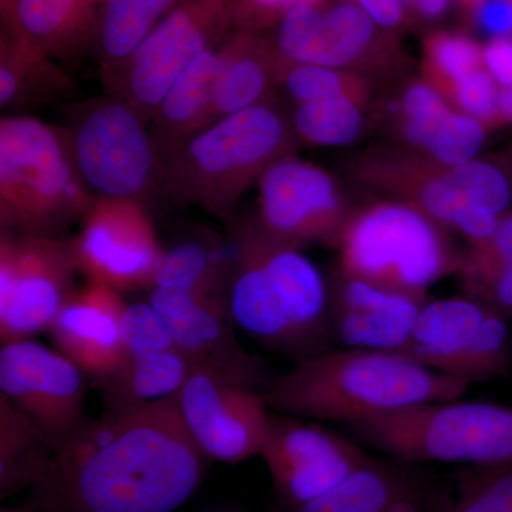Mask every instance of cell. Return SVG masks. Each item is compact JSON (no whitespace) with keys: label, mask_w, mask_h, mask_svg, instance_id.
<instances>
[{"label":"cell","mask_w":512,"mask_h":512,"mask_svg":"<svg viewBox=\"0 0 512 512\" xmlns=\"http://www.w3.org/2000/svg\"><path fill=\"white\" fill-rule=\"evenodd\" d=\"M177 0H106L100 26L104 80L113 76L148 35L170 15Z\"/></svg>","instance_id":"obj_27"},{"label":"cell","mask_w":512,"mask_h":512,"mask_svg":"<svg viewBox=\"0 0 512 512\" xmlns=\"http://www.w3.org/2000/svg\"><path fill=\"white\" fill-rule=\"evenodd\" d=\"M73 82L50 62V57L26 45L3 43L0 57V106L20 110L39 106L69 93Z\"/></svg>","instance_id":"obj_25"},{"label":"cell","mask_w":512,"mask_h":512,"mask_svg":"<svg viewBox=\"0 0 512 512\" xmlns=\"http://www.w3.org/2000/svg\"><path fill=\"white\" fill-rule=\"evenodd\" d=\"M367 446L404 463L512 461V409L485 402L417 404L349 424Z\"/></svg>","instance_id":"obj_6"},{"label":"cell","mask_w":512,"mask_h":512,"mask_svg":"<svg viewBox=\"0 0 512 512\" xmlns=\"http://www.w3.org/2000/svg\"><path fill=\"white\" fill-rule=\"evenodd\" d=\"M286 90L299 104L348 94V82L338 69L316 64H293L285 76Z\"/></svg>","instance_id":"obj_38"},{"label":"cell","mask_w":512,"mask_h":512,"mask_svg":"<svg viewBox=\"0 0 512 512\" xmlns=\"http://www.w3.org/2000/svg\"><path fill=\"white\" fill-rule=\"evenodd\" d=\"M476 22L493 40L512 39V0H480Z\"/></svg>","instance_id":"obj_42"},{"label":"cell","mask_w":512,"mask_h":512,"mask_svg":"<svg viewBox=\"0 0 512 512\" xmlns=\"http://www.w3.org/2000/svg\"><path fill=\"white\" fill-rule=\"evenodd\" d=\"M121 339L127 357L151 355L175 348L167 323L150 302L127 305L121 318Z\"/></svg>","instance_id":"obj_34"},{"label":"cell","mask_w":512,"mask_h":512,"mask_svg":"<svg viewBox=\"0 0 512 512\" xmlns=\"http://www.w3.org/2000/svg\"><path fill=\"white\" fill-rule=\"evenodd\" d=\"M259 456L288 510L329 493L373 458L318 423L275 412L269 414Z\"/></svg>","instance_id":"obj_14"},{"label":"cell","mask_w":512,"mask_h":512,"mask_svg":"<svg viewBox=\"0 0 512 512\" xmlns=\"http://www.w3.org/2000/svg\"><path fill=\"white\" fill-rule=\"evenodd\" d=\"M404 134L417 147H427L437 124L446 116V101L429 84L416 83L402 100Z\"/></svg>","instance_id":"obj_35"},{"label":"cell","mask_w":512,"mask_h":512,"mask_svg":"<svg viewBox=\"0 0 512 512\" xmlns=\"http://www.w3.org/2000/svg\"><path fill=\"white\" fill-rule=\"evenodd\" d=\"M16 0H2L3 13L6 15V19L10 25H12L13 12H15Z\"/></svg>","instance_id":"obj_49"},{"label":"cell","mask_w":512,"mask_h":512,"mask_svg":"<svg viewBox=\"0 0 512 512\" xmlns=\"http://www.w3.org/2000/svg\"><path fill=\"white\" fill-rule=\"evenodd\" d=\"M147 121L109 94L73 107L69 138L74 161L94 198L144 204L164 188V161Z\"/></svg>","instance_id":"obj_7"},{"label":"cell","mask_w":512,"mask_h":512,"mask_svg":"<svg viewBox=\"0 0 512 512\" xmlns=\"http://www.w3.org/2000/svg\"><path fill=\"white\" fill-rule=\"evenodd\" d=\"M227 303L237 328L295 363L336 349L328 282L298 247L259 224L235 234Z\"/></svg>","instance_id":"obj_2"},{"label":"cell","mask_w":512,"mask_h":512,"mask_svg":"<svg viewBox=\"0 0 512 512\" xmlns=\"http://www.w3.org/2000/svg\"><path fill=\"white\" fill-rule=\"evenodd\" d=\"M414 362L468 384L508 376L512 333L507 320L463 298L424 303L402 350Z\"/></svg>","instance_id":"obj_9"},{"label":"cell","mask_w":512,"mask_h":512,"mask_svg":"<svg viewBox=\"0 0 512 512\" xmlns=\"http://www.w3.org/2000/svg\"><path fill=\"white\" fill-rule=\"evenodd\" d=\"M225 19L222 0H200L165 16L127 62L106 80L147 123L188 66L205 50Z\"/></svg>","instance_id":"obj_12"},{"label":"cell","mask_w":512,"mask_h":512,"mask_svg":"<svg viewBox=\"0 0 512 512\" xmlns=\"http://www.w3.org/2000/svg\"><path fill=\"white\" fill-rule=\"evenodd\" d=\"M177 402L185 427L210 460L239 463L261 454L271 414L261 390L192 365Z\"/></svg>","instance_id":"obj_13"},{"label":"cell","mask_w":512,"mask_h":512,"mask_svg":"<svg viewBox=\"0 0 512 512\" xmlns=\"http://www.w3.org/2000/svg\"><path fill=\"white\" fill-rule=\"evenodd\" d=\"M498 96L500 89L485 67L468 74L454 84V97L458 106L468 116L484 121H494L498 117Z\"/></svg>","instance_id":"obj_39"},{"label":"cell","mask_w":512,"mask_h":512,"mask_svg":"<svg viewBox=\"0 0 512 512\" xmlns=\"http://www.w3.org/2000/svg\"><path fill=\"white\" fill-rule=\"evenodd\" d=\"M77 268L89 282L119 292L151 288L163 249L143 204L97 198L72 239Z\"/></svg>","instance_id":"obj_15"},{"label":"cell","mask_w":512,"mask_h":512,"mask_svg":"<svg viewBox=\"0 0 512 512\" xmlns=\"http://www.w3.org/2000/svg\"><path fill=\"white\" fill-rule=\"evenodd\" d=\"M467 382L389 350L332 349L269 380V410L299 419L353 424L417 404L461 399Z\"/></svg>","instance_id":"obj_3"},{"label":"cell","mask_w":512,"mask_h":512,"mask_svg":"<svg viewBox=\"0 0 512 512\" xmlns=\"http://www.w3.org/2000/svg\"><path fill=\"white\" fill-rule=\"evenodd\" d=\"M431 66L441 79L456 84L468 74L484 67L483 49L473 40L461 35H437L429 45Z\"/></svg>","instance_id":"obj_37"},{"label":"cell","mask_w":512,"mask_h":512,"mask_svg":"<svg viewBox=\"0 0 512 512\" xmlns=\"http://www.w3.org/2000/svg\"><path fill=\"white\" fill-rule=\"evenodd\" d=\"M436 512H512V461L468 466L443 490Z\"/></svg>","instance_id":"obj_30"},{"label":"cell","mask_w":512,"mask_h":512,"mask_svg":"<svg viewBox=\"0 0 512 512\" xmlns=\"http://www.w3.org/2000/svg\"><path fill=\"white\" fill-rule=\"evenodd\" d=\"M72 239L0 234V342L49 332L76 291Z\"/></svg>","instance_id":"obj_10"},{"label":"cell","mask_w":512,"mask_h":512,"mask_svg":"<svg viewBox=\"0 0 512 512\" xmlns=\"http://www.w3.org/2000/svg\"><path fill=\"white\" fill-rule=\"evenodd\" d=\"M288 143L284 117L258 104L205 127L164 160V188L212 217L227 221L256 174Z\"/></svg>","instance_id":"obj_5"},{"label":"cell","mask_w":512,"mask_h":512,"mask_svg":"<svg viewBox=\"0 0 512 512\" xmlns=\"http://www.w3.org/2000/svg\"><path fill=\"white\" fill-rule=\"evenodd\" d=\"M414 8L419 10L424 18H439L450 6L451 0H412Z\"/></svg>","instance_id":"obj_46"},{"label":"cell","mask_w":512,"mask_h":512,"mask_svg":"<svg viewBox=\"0 0 512 512\" xmlns=\"http://www.w3.org/2000/svg\"><path fill=\"white\" fill-rule=\"evenodd\" d=\"M328 285L330 329L340 349L399 352L427 302L426 296L376 284L345 271Z\"/></svg>","instance_id":"obj_18"},{"label":"cell","mask_w":512,"mask_h":512,"mask_svg":"<svg viewBox=\"0 0 512 512\" xmlns=\"http://www.w3.org/2000/svg\"><path fill=\"white\" fill-rule=\"evenodd\" d=\"M231 258L210 251L198 242H183L161 252L151 275V288H181L191 291L221 293V284L228 285Z\"/></svg>","instance_id":"obj_29"},{"label":"cell","mask_w":512,"mask_h":512,"mask_svg":"<svg viewBox=\"0 0 512 512\" xmlns=\"http://www.w3.org/2000/svg\"><path fill=\"white\" fill-rule=\"evenodd\" d=\"M485 70L500 87H512V39L491 40L483 49Z\"/></svg>","instance_id":"obj_43"},{"label":"cell","mask_w":512,"mask_h":512,"mask_svg":"<svg viewBox=\"0 0 512 512\" xmlns=\"http://www.w3.org/2000/svg\"><path fill=\"white\" fill-rule=\"evenodd\" d=\"M268 60L245 40L218 50L211 124L262 104L271 84Z\"/></svg>","instance_id":"obj_26"},{"label":"cell","mask_w":512,"mask_h":512,"mask_svg":"<svg viewBox=\"0 0 512 512\" xmlns=\"http://www.w3.org/2000/svg\"><path fill=\"white\" fill-rule=\"evenodd\" d=\"M244 3L247 8L262 15H275V13L285 15L293 8V0H244Z\"/></svg>","instance_id":"obj_45"},{"label":"cell","mask_w":512,"mask_h":512,"mask_svg":"<svg viewBox=\"0 0 512 512\" xmlns=\"http://www.w3.org/2000/svg\"><path fill=\"white\" fill-rule=\"evenodd\" d=\"M148 302L163 316L175 348L192 365L210 367L264 390L269 377L258 357L242 348L227 298L181 288H153Z\"/></svg>","instance_id":"obj_17"},{"label":"cell","mask_w":512,"mask_h":512,"mask_svg":"<svg viewBox=\"0 0 512 512\" xmlns=\"http://www.w3.org/2000/svg\"><path fill=\"white\" fill-rule=\"evenodd\" d=\"M484 141L485 128L480 120L448 110L431 134L426 150L439 163L456 168L473 161Z\"/></svg>","instance_id":"obj_32"},{"label":"cell","mask_w":512,"mask_h":512,"mask_svg":"<svg viewBox=\"0 0 512 512\" xmlns=\"http://www.w3.org/2000/svg\"><path fill=\"white\" fill-rule=\"evenodd\" d=\"M419 202V210L423 211L437 225H446V227H451L457 212L464 205L470 204L461 194L460 188L454 183L450 173L430 178L421 187Z\"/></svg>","instance_id":"obj_40"},{"label":"cell","mask_w":512,"mask_h":512,"mask_svg":"<svg viewBox=\"0 0 512 512\" xmlns=\"http://www.w3.org/2000/svg\"><path fill=\"white\" fill-rule=\"evenodd\" d=\"M471 3H474V5H477L478 2H480V0H470Z\"/></svg>","instance_id":"obj_50"},{"label":"cell","mask_w":512,"mask_h":512,"mask_svg":"<svg viewBox=\"0 0 512 512\" xmlns=\"http://www.w3.org/2000/svg\"><path fill=\"white\" fill-rule=\"evenodd\" d=\"M414 466L372 458L329 493L289 512H436L443 490Z\"/></svg>","instance_id":"obj_21"},{"label":"cell","mask_w":512,"mask_h":512,"mask_svg":"<svg viewBox=\"0 0 512 512\" xmlns=\"http://www.w3.org/2000/svg\"><path fill=\"white\" fill-rule=\"evenodd\" d=\"M0 512H43L40 510L39 507H36L35 504L28 503L19 505V507H12V508H2V511Z\"/></svg>","instance_id":"obj_48"},{"label":"cell","mask_w":512,"mask_h":512,"mask_svg":"<svg viewBox=\"0 0 512 512\" xmlns=\"http://www.w3.org/2000/svg\"><path fill=\"white\" fill-rule=\"evenodd\" d=\"M218 50L208 49L188 66L165 94L151 119V136L163 161L185 141L211 126Z\"/></svg>","instance_id":"obj_22"},{"label":"cell","mask_w":512,"mask_h":512,"mask_svg":"<svg viewBox=\"0 0 512 512\" xmlns=\"http://www.w3.org/2000/svg\"><path fill=\"white\" fill-rule=\"evenodd\" d=\"M340 248L342 271L421 296L461 265L439 225L404 204L360 212L346 225Z\"/></svg>","instance_id":"obj_8"},{"label":"cell","mask_w":512,"mask_h":512,"mask_svg":"<svg viewBox=\"0 0 512 512\" xmlns=\"http://www.w3.org/2000/svg\"><path fill=\"white\" fill-rule=\"evenodd\" d=\"M448 173L467 202L485 208L498 217L507 214L512 201L511 183L497 165L473 160L451 168Z\"/></svg>","instance_id":"obj_33"},{"label":"cell","mask_w":512,"mask_h":512,"mask_svg":"<svg viewBox=\"0 0 512 512\" xmlns=\"http://www.w3.org/2000/svg\"><path fill=\"white\" fill-rule=\"evenodd\" d=\"M512 262V214H505L493 237L474 245L473 251L461 261V269L490 268Z\"/></svg>","instance_id":"obj_41"},{"label":"cell","mask_w":512,"mask_h":512,"mask_svg":"<svg viewBox=\"0 0 512 512\" xmlns=\"http://www.w3.org/2000/svg\"><path fill=\"white\" fill-rule=\"evenodd\" d=\"M207 460L177 396L90 419L53 456L29 501L43 512H173Z\"/></svg>","instance_id":"obj_1"},{"label":"cell","mask_w":512,"mask_h":512,"mask_svg":"<svg viewBox=\"0 0 512 512\" xmlns=\"http://www.w3.org/2000/svg\"><path fill=\"white\" fill-rule=\"evenodd\" d=\"M261 225L293 247L342 237L348 220L335 181L322 168L278 158L259 177Z\"/></svg>","instance_id":"obj_16"},{"label":"cell","mask_w":512,"mask_h":512,"mask_svg":"<svg viewBox=\"0 0 512 512\" xmlns=\"http://www.w3.org/2000/svg\"><path fill=\"white\" fill-rule=\"evenodd\" d=\"M96 201L84 184L64 128L26 114L0 120L2 231L64 238Z\"/></svg>","instance_id":"obj_4"},{"label":"cell","mask_w":512,"mask_h":512,"mask_svg":"<svg viewBox=\"0 0 512 512\" xmlns=\"http://www.w3.org/2000/svg\"><path fill=\"white\" fill-rule=\"evenodd\" d=\"M0 394L59 450L90 420L87 377L57 350L33 339L2 345Z\"/></svg>","instance_id":"obj_11"},{"label":"cell","mask_w":512,"mask_h":512,"mask_svg":"<svg viewBox=\"0 0 512 512\" xmlns=\"http://www.w3.org/2000/svg\"><path fill=\"white\" fill-rule=\"evenodd\" d=\"M373 33L375 22L355 3L298 6L282 15L278 47L286 62L340 69L365 52Z\"/></svg>","instance_id":"obj_20"},{"label":"cell","mask_w":512,"mask_h":512,"mask_svg":"<svg viewBox=\"0 0 512 512\" xmlns=\"http://www.w3.org/2000/svg\"><path fill=\"white\" fill-rule=\"evenodd\" d=\"M87 0H16V37L47 57L64 55L86 19Z\"/></svg>","instance_id":"obj_28"},{"label":"cell","mask_w":512,"mask_h":512,"mask_svg":"<svg viewBox=\"0 0 512 512\" xmlns=\"http://www.w3.org/2000/svg\"><path fill=\"white\" fill-rule=\"evenodd\" d=\"M126 308L121 292L89 282L72 293L49 330L57 352L79 367L94 387L127 360L121 339Z\"/></svg>","instance_id":"obj_19"},{"label":"cell","mask_w":512,"mask_h":512,"mask_svg":"<svg viewBox=\"0 0 512 512\" xmlns=\"http://www.w3.org/2000/svg\"><path fill=\"white\" fill-rule=\"evenodd\" d=\"M375 25L393 28L403 19V0H357Z\"/></svg>","instance_id":"obj_44"},{"label":"cell","mask_w":512,"mask_h":512,"mask_svg":"<svg viewBox=\"0 0 512 512\" xmlns=\"http://www.w3.org/2000/svg\"><path fill=\"white\" fill-rule=\"evenodd\" d=\"M362 126V113L349 93L299 104L293 117L296 133L316 146H348Z\"/></svg>","instance_id":"obj_31"},{"label":"cell","mask_w":512,"mask_h":512,"mask_svg":"<svg viewBox=\"0 0 512 512\" xmlns=\"http://www.w3.org/2000/svg\"><path fill=\"white\" fill-rule=\"evenodd\" d=\"M53 456L35 424L0 394V498L32 488L45 476Z\"/></svg>","instance_id":"obj_24"},{"label":"cell","mask_w":512,"mask_h":512,"mask_svg":"<svg viewBox=\"0 0 512 512\" xmlns=\"http://www.w3.org/2000/svg\"><path fill=\"white\" fill-rule=\"evenodd\" d=\"M498 117L512 123V87H501L498 96Z\"/></svg>","instance_id":"obj_47"},{"label":"cell","mask_w":512,"mask_h":512,"mask_svg":"<svg viewBox=\"0 0 512 512\" xmlns=\"http://www.w3.org/2000/svg\"><path fill=\"white\" fill-rule=\"evenodd\" d=\"M467 298L507 322L512 320V262L490 268L461 269Z\"/></svg>","instance_id":"obj_36"},{"label":"cell","mask_w":512,"mask_h":512,"mask_svg":"<svg viewBox=\"0 0 512 512\" xmlns=\"http://www.w3.org/2000/svg\"><path fill=\"white\" fill-rule=\"evenodd\" d=\"M191 369L188 357L174 348L127 357L113 375L96 387L106 410L131 409L177 396Z\"/></svg>","instance_id":"obj_23"}]
</instances>
